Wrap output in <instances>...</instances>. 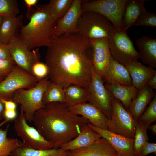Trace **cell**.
<instances>
[{"instance_id":"4dcf8cb0","label":"cell","mask_w":156,"mask_h":156,"mask_svg":"<svg viewBox=\"0 0 156 156\" xmlns=\"http://www.w3.org/2000/svg\"><path fill=\"white\" fill-rule=\"evenodd\" d=\"M149 126L136 121L134 143V150L136 156H139L144 145L149 140L147 131Z\"/></svg>"},{"instance_id":"1f68e13d","label":"cell","mask_w":156,"mask_h":156,"mask_svg":"<svg viewBox=\"0 0 156 156\" xmlns=\"http://www.w3.org/2000/svg\"><path fill=\"white\" fill-rule=\"evenodd\" d=\"M156 120V94L144 112L137 121L149 126Z\"/></svg>"},{"instance_id":"ac0fdd59","label":"cell","mask_w":156,"mask_h":156,"mask_svg":"<svg viewBox=\"0 0 156 156\" xmlns=\"http://www.w3.org/2000/svg\"><path fill=\"white\" fill-rule=\"evenodd\" d=\"M23 16L13 14L3 17L0 27V43L8 44L18 37L23 26Z\"/></svg>"},{"instance_id":"44dd1931","label":"cell","mask_w":156,"mask_h":156,"mask_svg":"<svg viewBox=\"0 0 156 156\" xmlns=\"http://www.w3.org/2000/svg\"><path fill=\"white\" fill-rule=\"evenodd\" d=\"M101 138L88 124L82 127L80 133L76 137L63 144L60 148L67 151L78 149L90 145Z\"/></svg>"},{"instance_id":"9c48e42d","label":"cell","mask_w":156,"mask_h":156,"mask_svg":"<svg viewBox=\"0 0 156 156\" xmlns=\"http://www.w3.org/2000/svg\"><path fill=\"white\" fill-rule=\"evenodd\" d=\"M39 81L33 75L15 64L11 72L0 83V95L7 100H12L17 90L31 88Z\"/></svg>"},{"instance_id":"74e56055","label":"cell","mask_w":156,"mask_h":156,"mask_svg":"<svg viewBox=\"0 0 156 156\" xmlns=\"http://www.w3.org/2000/svg\"><path fill=\"white\" fill-rule=\"evenodd\" d=\"M3 116L8 121L14 120L16 117L17 113L16 110H8L4 109Z\"/></svg>"},{"instance_id":"ffe728a7","label":"cell","mask_w":156,"mask_h":156,"mask_svg":"<svg viewBox=\"0 0 156 156\" xmlns=\"http://www.w3.org/2000/svg\"><path fill=\"white\" fill-rule=\"evenodd\" d=\"M145 0H127L122 19L120 29L126 31L135 24L146 10Z\"/></svg>"},{"instance_id":"d6986e66","label":"cell","mask_w":156,"mask_h":156,"mask_svg":"<svg viewBox=\"0 0 156 156\" xmlns=\"http://www.w3.org/2000/svg\"><path fill=\"white\" fill-rule=\"evenodd\" d=\"M102 80L105 83L133 86L131 78L127 69L124 66L114 60L111 56Z\"/></svg>"},{"instance_id":"bcb514c9","label":"cell","mask_w":156,"mask_h":156,"mask_svg":"<svg viewBox=\"0 0 156 156\" xmlns=\"http://www.w3.org/2000/svg\"><path fill=\"white\" fill-rule=\"evenodd\" d=\"M3 18V16H0V27L2 20Z\"/></svg>"},{"instance_id":"484cf974","label":"cell","mask_w":156,"mask_h":156,"mask_svg":"<svg viewBox=\"0 0 156 156\" xmlns=\"http://www.w3.org/2000/svg\"><path fill=\"white\" fill-rule=\"evenodd\" d=\"M63 90L65 98V103L68 107L86 103L88 101V91L85 88L71 85L64 88Z\"/></svg>"},{"instance_id":"f35d334b","label":"cell","mask_w":156,"mask_h":156,"mask_svg":"<svg viewBox=\"0 0 156 156\" xmlns=\"http://www.w3.org/2000/svg\"><path fill=\"white\" fill-rule=\"evenodd\" d=\"M2 101L5 106V109L16 110L17 104L12 100H7L2 99Z\"/></svg>"},{"instance_id":"5bb4252c","label":"cell","mask_w":156,"mask_h":156,"mask_svg":"<svg viewBox=\"0 0 156 156\" xmlns=\"http://www.w3.org/2000/svg\"><path fill=\"white\" fill-rule=\"evenodd\" d=\"M88 125L101 137L106 139L117 151L118 156H136L134 150V139L124 137L106 129Z\"/></svg>"},{"instance_id":"d4e9b609","label":"cell","mask_w":156,"mask_h":156,"mask_svg":"<svg viewBox=\"0 0 156 156\" xmlns=\"http://www.w3.org/2000/svg\"><path fill=\"white\" fill-rule=\"evenodd\" d=\"M104 86L111 95L120 101L127 110L131 101L138 95L139 90L133 86L105 83Z\"/></svg>"},{"instance_id":"b9f144b4","label":"cell","mask_w":156,"mask_h":156,"mask_svg":"<svg viewBox=\"0 0 156 156\" xmlns=\"http://www.w3.org/2000/svg\"><path fill=\"white\" fill-rule=\"evenodd\" d=\"M2 99H4V98L0 95V114H3L5 109L4 105L2 101Z\"/></svg>"},{"instance_id":"8fae6325","label":"cell","mask_w":156,"mask_h":156,"mask_svg":"<svg viewBox=\"0 0 156 156\" xmlns=\"http://www.w3.org/2000/svg\"><path fill=\"white\" fill-rule=\"evenodd\" d=\"M92 80L87 89L88 101L100 109L109 120L112 111L113 97L106 89L102 79L93 68H91Z\"/></svg>"},{"instance_id":"60d3db41","label":"cell","mask_w":156,"mask_h":156,"mask_svg":"<svg viewBox=\"0 0 156 156\" xmlns=\"http://www.w3.org/2000/svg\"><path fill=\"white\" fill-rule=\"evenodd\" d=\"M38 0H24V1L28 8L27 11H29L31 7L35 5L38 1Z\"/></svg>"},{"instance_id":"83f0119b","label":"cell","mask_w":156,"mask_h":156,"mask_svg":"<svg viewBox=\"0 0 156 156\" xmlns=\"http://www.w3.org/2000/svg\"><path fill=\"white\" fill-rule=\"evenodd\" d=\"M9 127L8 124L5 129H0V156H10L22 144V142L16 138L7 137Z\"/></svg>"},{"instance_id":"f1b7e54d","label":"cell","mask_w":156,"mask_h":156,"mask_svg":"<svg viewBox=\"0 0 156 156\" xmlns=\"http://www.w3.org/2000/svg\"><path fill=\"white\" fill-rule=\"evenodd\" d=\"M65 101L63 89L59 86L51 82L43 94L42 102L44 104L53 103H65Z\"/></svg>"},{"instance_id":"836d02e7","label":"cell","mask_w":156,"mask_h":156,"mask_svg":"<svg viewBox=\"0 0 156 156\" xmlns=\"http://www.w3.org/2000/svg\"><path fill=\"white\" fill-rule=\"evenodd\" d=\"M134 26H144L155 28L156 27V14L146 11Z\"/></svg>"},{"instance_id":"e575fe53","label":"cell","mask_w":156,"mask_h":156,"mask_svg":"<svg viewBox=\"0 0 156 156\" xmlns=\"http://www.w3.org/2000/svg\"><path fill=\"white\" fill-rule=\"evenodd\" d=\"M32 74L39 81L46 77L48 75V67L45 63L40 62L35 64L32 66Z\"/></svg>"},{"instance_id":"3957f363","label":"cell","mask_w":156,"mask_h":156,"mask_svg":"<svg viewBox=\"0 0 156 156\" xmlns=\"http://www.w3.org/2000/svg\"><path fill=\"white\" fill-rule=\"evenodd\" d=\"M29 20L20 30L19 36L30 50L49 46L56 37L57 21L51 16L47 5H39L27 11Z\"/></svg>"},{"instance_id":"6da1fadb","label":"cell","mask_w":156,"mask_h":156,"mask_svg":"<svg viewBox=\"0 0 156 156\" xmlns=\"http://www.w3.org/2000/svg\"><path fill=\"white\" fill-rule=\"evenodd\" d=\"M45 57L49 80L63 89L71 85L88 89L92 80L91 50L89 40L79 33L56 36Z\"/></svg>"},{"instance_id":"7402d4cb","label":"cell","mask_w":156,"mask_h":156,"mask_svg":"<svg viewBox=\"0 0 156 156\" xmlns=\"http://www.w3.org/2000/svg\"><path fill=\"white\" fill-rule=\"evenodd\" d=\"M136 43L142 63L156 68V39L144 36L137 39Z\"/></svg>"},{"instance_id":"7a4b0ae2","label":"cell","mask_w":156,"mask_h":156,"mask_svg":"<svg viewBox=\"0 0 156 156\" xmlns=\"http://www.w3.org/2000/svg\"><path fill=\"white\" fill-rule=\"evenodd\" d=\"M32 122L42 135L52 144L53 148H60L73 139L89 123L70 111L65 103H60L44 105L35 113Z\"/></svg>"},{"instance_id":"e0dca14e","label":"cell","mask_w":156,"mask_h":156,"mask_svg":"<svg viewBox=\"0 0 156 156\" xmlns=\"http://www.w3.org/2000/svg\"><path fill=\"white\" fill-rule=\"evenodd\" d=\"M67 156H118L116 150L105 139L101 137L84 148L69 151Z\"/></svg>"},{"instance_id":"f6af8a7d","label":"cell","mask_w":156,"mask_h":156,"mask_svg":"<svg viewBox=\"0 0 156 156\" xmlns=\"http://www.w3.org/2000/svg\"><path fill=\"white\" fill-rule=\"evenodd\" d=\"M6 76L0 74V83L5 78Z\"/></svg>"},{"instance_id":"8992f818","label":"cell","mask_w":156,"mask_h":156,"mask_svg":"<svg viewBox=\"0 0 156 156\" xmlns=\"http://www.w3.org/2000/svg\"><path fill=\"white\" fill-rule=\"evenodd\" d=\"M108 40L111 57L120 64L125 66L140 58L126 31L116 28Z\"/></svg>"},{"instance_id":"4fadbf2b","label":"cell","mask_w":156,"mask_h":156,"mask_svg":"<svg viewBox=\"0 0 156 156\" xmlns=\"http://www.w3.org/2000/svg\"><path fill=\"white\" fill-rule=\"evenodd\" d=\"M93 67L102 79L105 76L111 57L108 38L89 39Z\"/></svg>"},{"instance_id":"d6a6232c","label":"cell","mask_w":156,"mask_h":156,"mask_svg":"<svg viewBox=\"0 0 156 156\" xmlns=\"http://www.w3.org/2000/svg\"><path fill=\"white\" fill-rule=\"evenodd\" d=\"M20 10L16 0H0V16L11 14L17 16Z\"/></svg>"},{"instance_id":"9a60e30c","label":"cell","mask_w":156,"mask_h":156,"mask_svg":"<svg viewBox=\"0 0 156 156\" xmlns=\"http://www.w3.org/2000/svg\"><path fill=\"white\" fill-rule=\"evenodd\" d=\"M81 1L73 0L67 12L57 21L56 36L63 34L78 33L77 27L79 18L82 13Z\"/></svg>"},{"instance_id":"277c9868","label":"cell","mask_w":156,"mask_h":156,"mask_svg":"<svg viewBox=\"0 0 156 156\" xmlns=\"http://www.w3.org/2000/svg\"><path fill=\"white\" fill-rule=\"evenodd\" d=\"M51 82L47 76L39 81L33 87L28 89H19L14 93L12 100L20 105L27 122H32L36 112L44 106L43 94Z\"/></svg>"},{"instance_id":"ab89813d","label":"cell","mask_w":156,"mask_h":156,"mask_svg":"<svg viewBox=\"0 0 156 156\" xmlns=\"http://www.w3.org/2000/svg\"><path fill=\"white\" fill-rule=\"evenodd\" d=\"M146 85L153 90L156 89V74L148 80Z\"/></svg>"},{"instance_id":"52a82bcc","label":"cell","mask_w":156,"mask_h":156,"mask_svg":"<svg viewBox=\"0 0 156 156\" xmlns=\"http://www.w3.org/2000/svg\"><path fill=\"white\" fill-rule=\"evenodd\" d=\"M111 118L107 130L114 133L134 139L136 121L121 102L113 97L112 101Z\"/></svg>"},{"instance_id":"cb8c5ba5","label":"cell","mask_w":156,"mask_h":156,"mask_svg":"<svg viewBox=\"0 0 156 156\" xmlns=\"http://www.w3.org/2000/svg\"><path fill=\"white\" fill-rule=\"evenodd\" d=\"M129 72L133 85L139 90L146 84L148 80L156 74V71L136 61L125 66Z\"/></svg>"},{"instance_id":"30bf717a","label":"cell","mask_w":156,"mask_h":156,"mask_svg":"<svg viewBox=\"0 0 156 156\" xmlns=\"http://www.w3.org/2000/svg\"><path fill=\"white\" fill-rule=\"evenodd\" d=\"M20 113L14 123L17 135L23 140L25 146L35 149H48L53 148L52 144L45 139L36 128L29 125L24 112L20 108Z\"/></svg>"},{"instance_id":"d590c367","label":"cell","mask_w":156,"mask_h":156,"mask_svg":"<svg viewBox=\"0 0 156 156\" xmlns=\"http://www.w3.org/2000/svg\"><path fill=\"white\" fill-rule=\"evenodd\" d=\"M151 153H154L156 154V144L151 143L146 141L143 146L139 156H146Z\"/></svg>"},{"instance_id":"4316f807","label":"cell","mask_w":156,"mask_h":156,"mask_svg":"<svg viewBox=\"0 0 156 156\" xmlns=\"http://www.w3.org/2000/svg\"><path fill=\"white\" fill-rule=\"evenodd\" d=\"M69 151L60 148L48 149H35L24 146L22 144L14 150L10 156H67Z\"/></svg>"},{"instance_id":"5b68a950","label":"cell","mask_w":156,"mask_h":156,"mask_svg":"<svg viewBox=\"0 0 156 156\" xmlns=\"http://www.w3.org/2000/svg\"><path fill=\"white\" fill-rule=\"evenodd\" d=\"M77 27L78 33L88 39L102 38L108 39L116 28L106 18L91 12L81 13Z\"/></svg>"},{"instance_id":"7c38bea8","label":"cell","mask_w":156,"mask_h":156,"mask_svg":"<svg viewBox=\"0 0 156 156\" xmlns=\"http://www.w3.org/2000/svg\"><path fill=\"white\" fill-rule=\"evenodd\" d=\"M8 44L11 57L16 64L32 75L33 66L39 62L41 58L39 48L30 50L19 36Z\"/></svg>"},{"instance_id":"8d00e7d4","label":"cell","mask_w":156,"mask_h":156,"mask_svg":"<svg viewBox=\"0 0 156 156\" xmlns=\"http://www.w3.org/2000/svg\"><path fill=\"white\" fill-rule=\"evenodd\" d=\"M0 59L13 60L10 53L9 44L0 43Z\"/></svg>"},{"instance_id":"ba28073f","label":"cell","mask_w":156,"mask_h":156,"mask_svg":"<svg viewBox=\"0 0 156 156\" xmlns=\"http://www.w3.org/2000/svg\"><path fill=\"white\" fill-rule=\"evenodd\" d=\"M127 0L81 1L82 13L91 12L109 20L117 29H120L122 16Z\"/></svg>"},{"instance_id":"2e32d148","label":"cell","mask_w":156,"mask_h":156,"mask_svg":"<svg viewBox=\"0 0 156 156\" xmlns=\"http://www.w3.org/2000/svg\"><path fill=\"white\" fill-rule=\"evenodd\" d=\"M68 107L72 112L86 118L93 126L107 130L109 119L100 109L92 104L86 102Z\"/></svg>"},{"instance_id":"7bdbcfd3","label":"cell","mask_w":156,"mask_h":156,"mask_svg":"<svg viewBox=\"0 0 156 156\" xmlns=\"http://www.w3.org/2000/svg\"><path fill=\"white\" fill-rule=\"evenodd\" d=\"M148 129L151 131L153 134L154 135L156 134V124L150 125L148 126Z\"/></svg>"},{"instance_id":"ee69618b","label":"cell","mask_w":156,"mask_h":156,"mask_svg":"<svg viewBox=\"0 0 156 156\" xmlns=\"http://www.w3.org/2000/svg\"><path fill=\"white\" fill-rule=\"evenodd\" d=\"M9 121L8 120L5 119L3 121L0 123V127L3 125L4 124L7 122H8Z\"/></svg>"},{"instance_id":"603a6c76","label":"cell","mask_w":156,"mask_h":156,"mask_svg":"<svg viewBox=\"0 0 156 156\" xmlns=\"http://www.w3.org/2000/svg\"><path fill=\"white\" fill-rule=\"evenodd\" d=\"M155 94L146 84L139 90L136 97L131 101L127 110L135 121L143 113Z\"/></svg>"},{"instance_id":"f546056e","label":"cell","mask_w":156,"mask_h":156,"mask_svg":"<svg viewBox=\"0 0 156 156\" xmlns=\"http://www.w3.org/2000/svg\"><path fill=\"white\" fill-rule=\"evenodd\" d=\"M73 0H51L47 4L49 12L53 19L57 21L61 18L70 8Z\"/></svg>"},{"instance_id":"7dc6e473","label":"cell","mask_w":156,"mask_h":156,"mask_svg":"<svg viewBox=\"0 0 156 156\" xmlns=\"http://www.w3.org/2000/svg\"><path fill=\"white\" fill-rule=\"evenodd\" d=\"M3 116V114H0V120H1Z\"/></svg>"}]
</instances>
